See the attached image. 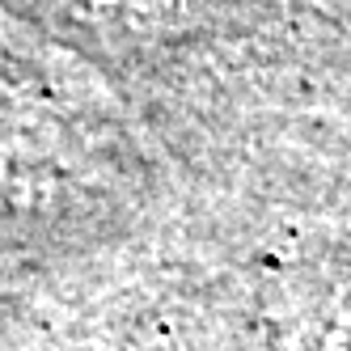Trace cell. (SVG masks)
Returning a JSON list of instances; mask_svg holds the SVG:
<instances>
[{"mask_svg":"<svg viewBox=\"0 0 351 351\" xmlns=\"http://www.w3.org/2000/svg\"><path fill=\"white\" fill-rule=\"evenodd\" d=\"M56 5L132 30H182V26H208L216 17H237L254 0H56Z\"/></svg>","mask_w":351,"mask_h":351,"instance_id":"cell-1","label":"cell"}]
</instances>
